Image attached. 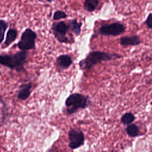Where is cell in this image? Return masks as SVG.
<instances>
[{
  "label": "cell",
  "instance_id": "cell-1",
  "mask_svg": "<svg viewBox=\"0 0 152 152\" xmlns=\"http://www.w3.org/2000/svg\"><path fill=\"white\" fill-rule=\"evenodd\" d=\"M122 55L118 53L94 50L89 52L84 59L80 61L79 66L83 70H88L96 65L102 62L122 58Z\"/></svg>",
  "mask_w": 152,
  "mask_h": 152
},
{
  "label": "cell",
  "instance_id": "cell-2",
  "mask_svg": "<svg viewBox=\"0 0 152 152\" xmlns=\"http://www.w3.org/2000/svg\"><path fill=\"white\" fill-rule=\"evenodd\" d=\"M27 53L26 51L21 50L14 54L0 55V64L15 69L18 72L25 71L24 64L26 62Z\"/></svg>",
  "mask_w": 152,
  "mask_h": 152
},
{
  "label": "cell",
  "instance_id": "cell-3",
  "mask_svg": "<svg viewBox=\"0 0 152 152\" xmlns=\"http://www.w3.org/2000/svg\"><path fill=\"white\" fill-rule=\"evenodd\" d=\"M90 103L88 96L78 93L70 94L65 100L66 112L68 114L71 115L77 112L79 109H85Z\"/></svg>",
  "mask_w": 152,
  "mask_h": 152
},
{
  "label": "cell",
  "instance_id": "cell-4",
  "mask_svg": "<svg viewBox=\"0 0 152 152\" xmlns=\"http://www.w3.org/2000/svg\"><path fill=\"white\" fill-rule=\"evenodd\" d=\"M37 33L30 28H26L21 34L20 41L17 43L18 48L23 51L35 48V40Z\"/></svg>",
  "mask_w": 152,
  "mask_h": 152
},
{
  "label": "cell",
  "instance_id": "cell-5",
  "mask_svg": "<svg viewBox=\"0 0 152 152\" xmlns=\"http://www.w3.org/2000/svg\"><path fill=\"white\" fill-rule=\"evenodd\" d=\"M126 31V26L121 22H113L101 26L98 30V34L104 36H117Z\"/></svg>",
  "mask_w": 152,
  "mask_h": 152
},
{
  "label": "cell",
  "instance_id": "cell-6",
  "mask_svg": "<svg viewBox=\"0 0 152 152\" xmlns=\"http://www.w3.org/2000/svg\"><path fill=\"white\" fill-rule=\"evenodd\" d=\"M51 30L54 37L60 43H68L69 40L66 36V33L69 30V24L65 21H61L58 23H54L51 26Z\"/></svg>",
  "mask_w": 152,
  "mask_h": 152
},
{
  "label": "cell",
  "instance_id": "cell-7",
  "mask_svg": "<svg viewBox=\"0 0 152 152\" xmlns=\"http://www.w3.org/2000/svg\"><path fill=\"white\" fill-rule=\"evenodd\" d=\"M68 146L72 150H75L84 144V135L82 131L78 129H71L68 132Z\"/></svg>",
  "mask_w": 152,
  "mask_h": 152
},
{
  "label": "cell",
  "instance_id": "cell-8",
  "mask_svg": "<svg viewBox=\"0 0 152 152\" xmlns=\"http://www.w3.org/2000/svg\"><path fill=\"white\" fill-rule=\"evenodd\" d=\"M142 42L140 37L137 34L124 36L119 39V43L123 46H138Z\"/></svg>",
  "mask_w": 152,
  "mask_h": 152
},
{
  "label": "cell",
  "instance_id": "cell-9",
  "mask_svg": "<svg viewBox=\"0 0 152 152\" xmlns=\"http://www.w3.org/2000/svg\"><path fill=\"white\" fill-rule=\"evenodd\" d=\"M56 64L58 66L62 69H65L68 68L72 64V59L71 57L66 54L59 55L56 58Z\"/></svg>",
  "mask_w": 152,
  "mask_h": 152
},
{
  "label": "cell",
  "instance_id": "cell-10",
  "mask_svg": "<svg viewBox=\"0 0 152 152\" xmlns=\"http://www.w3.org/2000/svg\"><path fill=\"white\" fill-rule=\"evenodd\" d=\"M31 86L32 84L31 83L21 84L18 92V99L21 100H24L28 99L31 94L30 89L31 88Z\"/></svg>",
  "mask_w": 152,
  "mask_h": 152
},
{
  "label": "cell",
  "instance_id": "cell-11",
  "mask_svg": "<svg viewBox=\"0 0 152 152\" xmlns=\"http://www.w3.org/2000/svg\"><path fill=\"white\" fill-rule=\"evenodd\" d=\"M18 36V31L15 28H10L6 35V38L4 42V45L5 47L10 46L12 42H14Z\"/></svg>",
  "mask_w": 152,
  "mask_h": 152
},
{
  "label": "cell",
  "instance_id": "cell-12",
  "mask_svg": "<svg viewBox=\"0 0 152 152\" xmlns=\"http://www.w3.org/2000/svg\"><path fill=\"white\" fill-rule=\"evenodd\" d=\"M83 23L81 22L78 23L77 20L74 19L71 20L69 24V30L75 35L78 36L80 34L81 31V26Z\"/></svg>",
  "mask_w": 152,
  "mask_h": 152
},
{
  "label": "cell",
  "instance_id": "cell-13",
  "mask_svg": "<svg viewBox=\"0 0 152 152\" xmlns=\"http://www.w3.org/2000/svg\"><path fill=\"white\" fill-rule=\"evenodd\" d=\"M99 4V0H84V8L89 12L94 11Z\"/></svg>",
  "mask_w": 152,
  "mask_h": 152
},
{
  "label": "cell",
  "instance_id": "cell-14",
  "mask_svg": "<svg viewBox=\"0 0 152 152\" xmlns=\"http://www.w3.org/2000/svg\"><path fill=\"white\" fill-rule=\"evenodd\" d=\"M134 120H135L134 115L130 112L124 114L121 119V122L125 125H130L132 122H133Z\"/></svg>",
  "mask_w": 152,
  "mask_h": 152
},
{
  "label": "cell",
  "instance_id": "cell-15",
  "mask_svg": "<svg viewBox=\"0 0 152 152\" xmlns=\"http://www.w3.org/2000/svg\"><path fill=\"white\" fill-rule=\"evenodd\" d=\"M139 132V128L138 126L135 124H130L127 126L126 128V134L131 137H136Z\"/></svg>",
  "mask_w": 152,
  "mask_h": 152
},
{
  "label": "cell",
  "instance_id": "cell-16",
  "mask_svg": "<svg viewBox=\"0 0 152 152\" xmlns=\"http://www.w3.org/2000/svg\"><path fill=\"white\" fill-rule=\"evenodd\" d=\"M8 27V23L4 20H0V44L2 42L5 31Z\"/></svg>",
  "mask_w": 152,
  "mask_h": 152
},
{
  "label": "cell",
  "instance_id": "cell-17",
  "mask_svg": "<svg viewBox=\"0 0 152 152\" xmlns=\"http://www.w3.org/2000/svg\"><path fill=\"white\" fill-rule=\"evenodd\" d=\"M67 17V14L65 12L61 10L56 11L53 15V20H59L61 19L66 18Z\"/></svg>",
  "mask_w": 152,
  "mask_h": 152
},
{
  "label": "cell",
  "instance_id": "cell-18",
  "mask_svg": "<svg viewBox=\"0 0 152 152\" xmlns=\"http://www.w3.org/2000/svg\"><path fill=\"white\" fill-rule=\"evenodd\" d=\"M144 24L148 28L152 30V12L148 14L144 21Z\"/></svg>",
  "mask_w": 152,
  "mask_h": 152
},
{
  "label": "cell",
  "instance_id": "cell-19",
  "mask_svg": "<svg viewBox=\"0 0 152 152\" xmlns=\"http://www.w3.org/2000/svg\"><path fill=\"white\" fill-rule=\"evenodd\" d=\"M53 1H54V0H46V1H47L48 2H49V3H51V2H52Z\"/></svg>",
  "mask_w": 152,
  "mask_h": 152
}]
</instances>
